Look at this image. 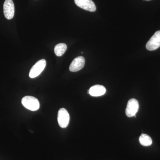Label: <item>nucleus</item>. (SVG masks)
Masks as SVG:
<instances>
[{
    "label": "nucleus",
    "instance_id": "nucleus-7",
    "mask_svg": "<svg viewBox=\"0 0 160 160\" xmlns=\"http://www.w3.org/2000/svg\"><path fill=\"white\" fill-rule=\"evenodd\" d=\"M77 6L90 12H95L96 10V6L92 0H74Z\"/></svg>",
    "mask_w": 160,
    "mask_h": 160
},
{
    "label": "nucleus",
    "instance_id": "nucleus-4",
    "mask_svg": "<svg viewBox=\"0 0 160 160\" xmlns=\"http://www.w3.org/2000/svg\"><path fill=\"white\" fill-rule=\"evenodd\" d=\"M139 106V103L137 100L134 98L129 100L126 109V116L129 118L135 116L138 111Z\"/></svg>",
    "mask_w": 160,
    "mask_h": 160
},
{
    "label": "nucleus",
    "instance_id": "nucleus-12",
    "mask_svg": "<svg viewBox=\"0 0 160 160\" xmlns=\"http://www.w3.org/2000/svg\"><path fill=\"white\" fill-rule=\"evenodd\" d=\"M146 1H149V0H146Z\"/></svg>",
    "mask_w": 160,
    "mask_h": 160
},
{
    "label": "nucleus",
    "instance_id": "nucleus-5",
    "mask_svg": "<svg viewBox=\"0 0 160 160\" xmlns=\"http://www.w3.org/2000/svg\"><path fill=\"white\" fill-rule=\"evenodd\" d=\"M160 47V30L156 32L146 45V49L149 51L156 50Z\"/></svg>",
    "mask_w": 160,
    "mask_h": 160
},
{
    "label": "nucleus",
    "instance_id": "nucleus-8",
    "mask_svg": "<svg viewBox=\"0 0 160 160\" xmlns=\"http://www.w3.org/2000/svg\"><path fill=\"white\" fill-rule=\"evenodd\" d=\"M85 59L82 56L78 57L72 62L69 66V70L72 72L79 71L85 66Z\"/></svg>",
    "mask_w": 160,
    "mask_h": 160
},
{
    "label": "nucleus",
    "instance_id": "nucleus-11",
    "mask_svg": "<svg viewBox=\"0 0 160 160\" xmlns=\"http://www.w3.org/2000/svg\"><path fill=\"white\" fill-rule=\"evenodd\" d=\"M139 142L141 145L143 146H150L152 144L151 138L148 135L142 133L139 138Z\"/></svg>",
    "mask_w": 160,
    "mask_h": 160
},
{
    "label": "nucleus",
    "instance_id": "nucleus-3",
    "mask_svg": "<svg viewBox=\"0 0 160 160\" xmlns=\"http://www.w3.org/2000/svg\"><path fill=\"white\" fill-rule=\"evenodd\" d=\"M70 117L69 112L65 108H61L58 112V121L61 128H65L69 125Z\"/></svg>",
    "mask_w": 160,
    "mask_h": 160
},
{
    "label": "nucleus",
    "instance_id": "nucleus-10",
    "mask_svg": "<svg viewBox=\"0 0 160 160\" xmlns=\"http://www.w3.org/2000/svg\"><path fill=\"white\" fill-rule=\"evenodd\" d=\"M67 49V46L64 43H60L55 46L54 52L58 57H61L65 53Z\"/></svg>",
    "mask_w": 160,
    "mask_h": 160
},
{
    "label": "nucleus",
    "instance_id": "nucleus-2",
    "mask_svg": "<svg viewBox=\"0 0 160 160\" xmlns=\"http://www.w3.org/2000/svg\"><path fill=\"white\" fill-rule=\"evenodd\" d=\"M46 66V60L42 59L38 61L30 69L29 73V77L32 78L37 77L44 70Z\"/></svg>",
    "mask_w": 160,
    "mask_h": 160
},
{
    "label": "nucleus",
    "instance_id": "nucleus-6",
    "mask_svg": "<svg viewBox=\"0 0 160 160\" xmlns=\"http://www.w3.org/2000/svg\"><path fill=\"white\" fill-rule=\"evenodd\" d=\"M4 13L5 17L8 20L13 18L14 15L15 8L12 0H6L3 6Z\"/></svg>",
    "mask_w": 160,
    "mask_h": 160
},
{
    "label": "nucleus",
    "instance_id": "nucleus-1",
    "mask_svg": "<svg viewBox=\"0 0 160 160\" xmlns=\"http://www.w3.org/2000/svg\"><path fill=\"white\" fill-rule=\"evenodd\" d=\"M22 103L26 109L31 111H37L40 108V103L38 100L32 96L24 97L22 99Z\"/></svg>",
    "mask_w": 160,
    "mask_h": 160
},
{
    "label": "nucleus",
    "instance_id": "nucleus-9",
    "mask_svg": "<svg viewBox=\"0 0 160 160\" xmlns=\"http://www.w3.org/2000/svg\"><path fill=\"white\" fill-rule=\"evenodd\" d=\"M88 93L93 97L103 95L106 92L105 87L102 85H96L92 86L88 90Z\"/></svg>",
    "mask_w": 160,
    "mask_h": 160
}]
</instances>
